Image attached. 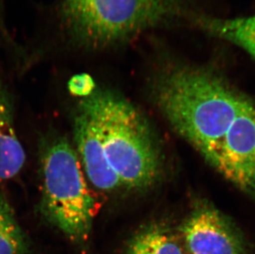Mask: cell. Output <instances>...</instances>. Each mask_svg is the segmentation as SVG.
Masks as SVG:
<instances>
[{
    "mask_svg": "<svg viewBox=\"0 0 255 254\" xmlns=\"http://www.w3.org/2000/svg\"><path fill=\"white\" fill-rule=\"evenodd\" d=\"M125 254H183L173 233L162 224L144 226L130 237Z\"/></svg>",
    "mask_w": 255,
    "mask_h": 254,
    "instance_id": "cell-9",
    "label": "cell"
},
{
    "mask_svg": "<svg viewBox=\"0 0 255 254\" xmlns=\"http://www.w3.org/2000/svg\"><path fill=\"white\" fill-rule=\"evenodd\" d=\"M216 36L236 44L255 58V16L202 21Z\"/></svg>",
    "mask_w": 255,
    "mask_h": 254,
    "instance_id": "cell-10",
    "label": "cell"
},
{
    "mask_svg": "<svg viewBox=\"0 0 255 254\" xmlns=\"http://www.w3.org/2000/svg\"><path fill=\"white\" fill-rule=\"evenodd\" d=\"M154 96L171 127L215 168L247 95L211 70L176 66L157 78Z\"/></svg>",
    "mask_w": 255,
    "mask_h": 254,
    "instance_id": "cell-1",
    "label": "cell"
},
{
    "mask_svg": "<svg viewBox=\"0 0 255 254\" xmlns=\"http://www.w3.org/2000/svg\"><path fill=\"white\" fill-rule=\"evenodd\" d=\"M26 162V153L15 130L12 107L0 89V179L14 178Z\"/></svg>",
    "mask_w": 255,
    "mask_h": 254,
    "instance_id": "cell-8",
    "label": "cell"
},
{
    "mask_svg": "<svg viewBox=\"0 0 255 254\" xmlns=\"http://www.w3.org/2000/svg\"><path fill=\"white\" fill-rule=\"evenodd\" d=\"M74 139L87 177L94 187L106 192L123 187L107 159L94 119L80 106L74 121Z\"/></svg>",
    "mask_w": 255,
    "mask_h": 254,
    "instance_id": "cell-7",
    "label": "cell"
},
{
    "mask_svg": "<svg viewBox=\"0 0 255 254\" xmlns=\"http://www.w3.org/2000/svg\"><path fill=\"white\" fill-rule=\"evenodd\" d=\"M215 169L255 199V102L250 97L225 137Z\"/></svg>",
    "mask_w": 255,
    "mask_h": 254,
    "instance_id": "cell-6",
    "label": "cell"
},
{
    "mask_svg": "<svg viewBox=\"0 0 255 254\" xmlns=\"http://www.w3.org/2000/svg\"><path fill=\"white\" fill-rule=\"evenodd\" d=\"M0 254H33L28 236L17 222L14 212L0 197Z\"/></svg>",
    "mask_w": 255,
    "mask_h": 254,
    "instance_id": "cell-11",
    "label": "cell"
},
{
    "mask_svg": "<svg viewBox=\"0 0 255 254\" xmlns=\"http://www.w3.org/2000/svg\"><path fill=\"white\" fill-rule=\"evenodd\" d=\"M99 129L109 164L123 187L145 190L159 178L161 161L148 123L122 95L96 89L80 100Z\"/></svg>",
    "mask_w": 255,
    "mask_h": 254,
    "instance_id": "cell-2",
    "label": "cell"
},
{
    "mask_svg": "<svg viewBox=\"0 0 255 254\" xmlns=\"http://www.w3.org/2000/svg\"><path fill=\"white\" fill-rule=\"evenodd\" d=\"M179 0H59L60 17L73 38L102 48L137 36L170 18Z\"/></svg>",
    "mask_w": 255,
    "mask_h": 254,
    "instance_id": "cell-4",
    "label": "cell"
},
{
    "mask_svg": "<svg viewBox=\"0 0 255 254\" xmlns=\"http://www.w3.org/2000/svg\"><path fill=\"white\" fill-rule=\"evenodd\" d=\"M41 211L46 221L71 244L85 252L91 236L96 205L77 153L59 138L41 156Z\"/></svg>",
    "mask_w": 255,
    "mask_h": 254,
    "instance_id": "cell-3",
    "label": "cell"
},
{
    "mask_svg": "<svg viewBox=\"0 0 255 254\" xmlns=\"http://www.w3.org/2000/svg\"><path fill=\"white\" fill-rule=\"evenodd\" d=\"M191 254H252L234 221L208 202H199L179 227Z\"/></svg>",
    "mask_w": 255,
    "mask_h": 254,
    "instance_id": "cell-5",
    "label": "cell"
},
{
    "mask_svg": "<svg viewBox=\"0 0 255 254\" xmlns=\"http://www.w3.org/2000/svg\"><path fill=\"white\" fill-rule=\"evenodd\" d=\"M68 90L73 96L86 99L96 90V84L91 75L86 73L78 74L70 78L68 82Z\"/></svg>",
    "mask_w": 255,
    "mask_h": 254,
    "instance_id": "cell-12",
    "label": "cell"
}]
</instances>
